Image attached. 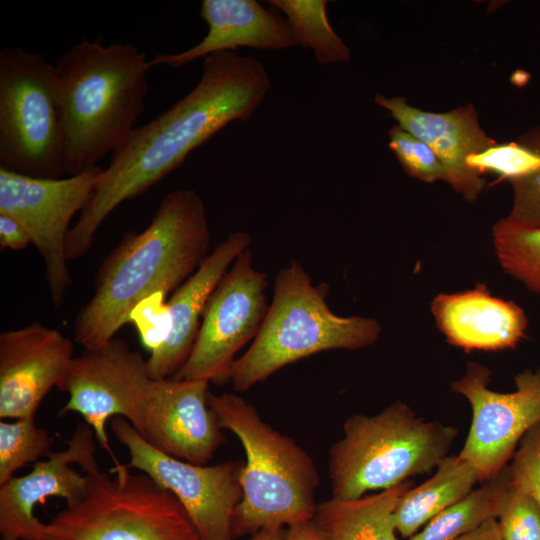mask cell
<instances>
[{"label": "cell", "mask_w": 540, "mask_h": 540, "mask_svg": "<svg viewBox=\"0 0 540 540\" xmlns=\"http://www.w3.org/2000/svg\"><path fill=\"white\" fill-rule=\"evenodd\" d=\"M270 88L268 72L255 58L232 51L205 57L195 87L153 120L136 127L112 153L90 201L69 231V262L91 249L96 232L121 203L149 190L232 121L249 119Z\"/></svg>", "instance_id": "obj_1"}, {"label": "cell", "mask_w": 540, "mask_h": 540, "mask_svg": "<svg viewBox=\"0 0 540 540\" xmlns=\"http://www.w3.org/2000/svg\"><path fill=\"white\" fill-rule=\"evenodd\" d=\"M209 245L201 196L188 188L166 194L150 224L140 233L128 231L103 260L94 294L75 317V341L84 349L109 342L139 302L183 284L209 255Z\"/></svg>", "instance_id": "obj_2"}, {"label": "cell", "mask_w": 540, "mask_h": 540, "mask_svg": "<svg viewBox=\"0 0 540 540\" xmlns=\"http://www.w3.org/2000/svg\"><path fill=\"white\" fill-rule=\"evenodd\" d=\"M152 68L132 43L104 45L83 38L54 65L68 176L97 167L136 128Z\"/></svg>", "instance_id": "obj_3"}, {"label": "cell", "mask_w": 540, "mask_h": 540, "mask_svg": "<svg viewBox=\"0 0 540 540\" xmlns=\"http://www.w3.org/2000/svg\"><path fill=\"white\" fill-rule=\"evenodd\" d=\"M208 403L221 427L240 440L246 455L239 476L242 499L234 514V537L313 520L320 477L309 454L265 422L242 397L209 391Z\"/></svg>", "instance_id": "obj_4"}, {"label": "cell", "mask_w": 540, "mask_h": 540, "mask_svg": "<svg viewBox=\"0 0 540 540\" xmlns=\"http://www.w3.org/2000/svg\"><path fill=\"white\" fill-rule=\"evenodd\" d=\"M329 285L314 284L296 260L275 277L273 298L261 328L229 371V382L244 392L276 371L313 354L357 350L380 338L374 318L335 314L327 304Z\"/></svg>", "instance_id": "obj_5"}, {"label": "cell", "mask_w": 540, "mask_h": 540, "mask_svg": "<svg viewBox=\"0 0 540 540\" xmlns=\"http://www.w3.org/2000/svg\"><path fill=\"white\" fill-rule=\"evenodd\" d=\"M457 435L456 427L425 420L401 401L374 415L353 414L329 451L331 498H360L428 473Z\"/></svg>", "instance_id": "obj_6"}, {"label": "cell", "mask_w": 540, "mask_h": 540, "mask_svg": "<svg viewBox=\"0 0 540 540\" xmlns=\"http://www.w3.org/2000/svg\"><path fill=\"white\" fill-rule=\"evenodd\" d=\"M130 470L86 474L85 494L46 523L44 540H199L175 495Z\"/></svg>", "instance_id": "obj_7"}, {"label": "cell", "mask_w": 540, "mask_h": 540, "mask_svg": "<svg viewBox=\"0 0 540 540\" xmlns=\"http://www.w3.org/2000/svg\"><path fill=\"white\" fill-rule=\"evenodd\" d=\"M0 168L43 179L66 174L54 65L22 47L0 51Z\"/></svg>", "instance_id": "obj_8"}, {"label": "cell", "mask_w": 540, "mask_h": 540, "mask_svg": "<svg viewBox=\"0 0 540 540\" xmlns=\"http://www.w3.org/2000/svg\"><path fill=\"white\" fill-rule=\"evenodd\" d=\"M103 169L43 179L0 168V214L17 220L39 252L53 305L60 308L72 283L66 244L70 222L90 201Z\"/></svg>", "instance_id": "obj_9"}, {"label": "cell", "mask_w": 540, "mask_h": 540, "mask_svg": "<svg viewBox=\"0 0 540 540\" xmlns=\"http://www.w3.org/2000/svg\"><path fill=\"white\" fill-rule=\"evenodd\" d=\"M111 430L126 447V466L146 474L175 495L192 521L199 540H233V519L242 499V461L196 465L150 445L123 417L111 419Z\"/></svg>", "instance_id": "obj_10"}, {"label": "cell", "mask_w": 540, "mask_h": 540, "mask_svg": "<svg viewBox=\"0 0 540 540\" xmlns=\"http://www.w3.org/2000/svg\"><path fill=\"white\" fill-rule=\"evenodd\" d=\"M244 250L211 293L192 351L178 380L229 382L236 353L257 336L266 316V274L256 270Z\"/></svg>", "instance_id": "obj_11"}, {"label": "cell", "mask_w": 540, "mask_h": 540, "mask_svg": "<svg viewBox=\"0 0 540 540\" xmlns=\"http://www.w3.org/2000/svg\"><path fill=\"white\" fill-rule=\"evenodd\" d=\"M490 370L469 362L451 388L464 396L472 422L459 455L473 466L479 481L498 475L511 461L522 438L540 424V370L515 376V390L501 393L489 387Z\"/></svg>", "instance_id": "obj_12"}, {"label": "cell", "mask_w": 540, "mask_h": 540, "mask_svg": "<svg viewBox=\"0 0 540 540\" xmlns=\"http://www.w3.org/2000/svg\"><path fill=\"white\" fill-rule=\"evenodd\" d=\"M147 360L120 338L84 351L74 357L60 389L69 395L59 411L82 415L94 431L100 447L108 452L114 466L115 457L106 431V423L114 417L127 419L136 429L151 382Z\"/></svg>", "instance_id": "obj_13"}, {"label": "cell", "mask_w": 540, "mask_h": 540, "mask_svg": "<svg viewBox=\"0 0 540 540\" xmlns=\"http://www.w3.org/2000/svg\"><path fill=\"white\" fill-rule=\"evenodd\" d=\"M95 439L93 429L80 422L66 449L50 452L28 474L0 485V540L45 539L46 523L35 516V507L49 497H61L70 504L85 494L86 474L100 469Z\"/></svg>", "instance_id": "obj_14"}, {"label": "cell", "mask_w": 540, "mask_h": 540, "mask_svg": "<svg viewBox=\"0 0 540 540\" xmlns=\"http://www.w3.org/2000/svg\"><path fill=\"white\" fill-rule=\"evenodd\" d=\"M208 381L151 380L137 432L174 458L208 465L224 443L219 420L208 403Z\"/></svg>", "instance_id": "obj_15"}, {"label": "cell", "mask_w": 540, "mask_h": 540, "mask_svg": "<svg viewBox=\"0 0 540 540\" xmlns=\"http://www.w3.org/2000/svg\"><path fill=\"white\" fill-rule=\"evenodd\" d=\"M73 343L40 322L0 334V418L36 414L48 394L61 389L73 360Z\"/></svg>", "instance_id": "obj_16"}, {"label": "cell", "mask_w": 540, "mask_h": 540, "mask_svg": "<svg viewBox=\"0 0 540 540\" xmlns=\"http://www.w3.org/2000/svg\"><path fill=\"white\" fill-rule=\"evenodd\" d=\"M375 102L389 111L399 126L426 143L436 154L446 173V182L473 202L485 182L469 167V156L497 143L481 129L472 105L449 112H427L409 105L401 97L387 98L376 94Z\"/></svg>", "instance_id": "obj_17"}, {"label": "cell", "mask_w": 540, "mask_h": 540, "mask_svg": "<svg viewBox=\"0 0 540 540\" xmlns=\"http://www.w3.org/2000/svg\"><path fill=\"white\" fill-rule=\"evenodd\" d=\"M430 308L446 341L466 352L513 349L528 326L524 310L513 301L494 296L486 284L440 293Z\"/></svg>", "instance_id": "obj_18"}, {"label": "cell", "mask_w": 540, "mask_h": 540, "mask_svg": "<svg viewBox=\"0 0 540 540\" xmlns=\"http://www.w3.org/2000/svg\"><path fill=\"white\" fill-rule=\"evenodd\" d=\"M252 242L245 231L229 234L210 253L200 267L168 300L171 329L160 346L147 359L153 380L173 378L187 361L201 325L205 305L231 263Z\"/></svg>", "instance_id": "obj_19"}, {"label": "cell", "mask_w": 540, "mask_h": 540, "mask_svg": "<svg viewBox=\"0 0 540 540\" xmlns=\"http://www.w3.org/2000/svg\"><path fill=\"white\" fill-rule=\"evenodd\" d=\"M200 15L209 27L202 41L183 52L156 55L150 60L152 67L164 64L180 68L239 47L280 50L295 46L287 19L255 0H204Z\"/></svg>", "instance_id": "obj_20"}, {"label": "cell", "mask_w": 540, "mask_h": 540, "mask_svg": "<svg viewBox=\"0 0 540 540\" xmlns=\"http://www.w3.org/2000/svg\"><path fill=\"white\" fill-rule=\"evenodd\" d=\"M411 480L374 495L318 503L314 522L326 540H398L395 510Z\"/></svg>", "instance_id": "obj_21"}, {"label": "cell", "mask_w": 540, "mask_h": 540, "mask_svg": "<svg viewBox=\"0 0 540 540\" xmlns=\"http://www.w3.org/2000/svg\"><path fill=\"white\" fill-rule=\"evenodd\" d=\"M477 472L459 454L447 456L430 479L409 488L400 498L395 510L397 532L410 538L431 519L466 496L476 482Z\"/></svg>", "instance_id": "obj_22"}, {"label": "cell", "mask_w": 540, "mask_h": 540, "mask_svg": "<svg viewBox=\"0 0 540 540\" xmlns=\"http://www.w3.org/2000/svg\"><path fill=\"white\" fill-rule=\"evenodd\" d=\"M509 487L507 467L431 519L408 540H455L497 519Z\"/></svg>", "instance_id": "obj_23"}, {"label": "cell", "mask_w": 540, "mask_h": 540, "mask_svg": "<svg viewBox=\"0 0 540 540\" xmlns=\"http://www.w3.org/2000/svg\"><path fill=\"white\" fill-rule=\"evenodd\" d=\"M277 11L286 15L295 45L310 48L321 64L350 61V52L331 27L324 0H270Z\"/></svg>", "instance_id": "obj_24"}, {"label": "cell", "mask_w": 540, "mask_h": 540, "mask_svg": "<svg viewBox=\"0 0 540 540\" xmlns=\"http://www.w3.org/2000/svg\"><path fill=\"white\" fill-rule=\"evenodd\" d=\"M492 235L503 270L529 291L540 294V228L520 227L503 218L495 223Z\"/></svg>", "instance_id": "obj_25"}, {"label": "cell", "mask_w": 540, "mask_h": 540, "mask_svg": "<svg viewBox=\"0 0 540 540\" xmlns=\"http://www.w3.org/2000/svg\"><path fill=\"white\" fill-rule=\"evenodd\" d=\"M47 431L35 423V415L0 422V485L15 476L28 463L51 452Z\"/></svg>", "instance_id": "obj_26"}, {"label": "cell", "mask_w": 540, "mask_h": 540, "mask_svg": "<svg viewBox=\"0 0 540 540\" xmlns=\"http://www.w3.org/2000/svg\"><path fill=\"white\" fill-rule=\"evenodd\" d=\"M467 163L478 174L493 172L513 181L540 169V154L520 143L496 144L468 157Z\"/></svg>", "instance_id": "obj_27"}, {"label": "cell", "mask_w": 540, "mask_h": 540, "mask_svg": "<svg viewBox=\"0 0 540 540\" xmlns=\"http://www.w3.org/2000/svg\"><path fill=\"white\" fill-rule=\"evenodd\" d=\"M496 520L502 540H540V505L510 483Z\"/></svg>", "instance_id": "obj_28"}, {"label": "cell", "mask_w": 540, "mask_h": 540, "mask_svg": "<svg viewBox=\"0 0 540 540\" xmlns=\"http://www.w3.org/2000/svg\"><path fill=\"white\" fill-rule=\"evenodd\" d=\"M389 147L405 172L421 181H446V173L433 150L399 125L389 131Z\"/></svg>", "instance_id": "obj_29"}, {"label": "cell", "mask_w": 540, "mask_h": 540, "mask_svg": "<svg viewBox=\"0 0 540 540\" xmlns=\"http://www.w3.org/2000/svg\"><path fill=\"white\" fill-rule=\"evenodd\" d=\"M518 142L540 154V127L524 133ZM513 188V202L508 222L531 229L540 228V169L536 172L510 181Z\"/></svg>", "instance_id": "obj_30"}, {"label": "cell", "mask_w": 540, "mask_h": 540, "mask_svg": "<svg viewBox=\"0 0 540 540\" xmlns=\"http://www.w3.org/2000/svg\"><path fill=\"white\" fill-rule=\"evenodd\" d=\"M166 295L152 294L139 302L132 310V322L141 343L151 352L162 344L171 329V316Z\"/></svg>", "instance_id": "obj_31"}, {"label": "cell", "mask_w": 540, "mask_h": 540, "mask_svg": "<svg viewBox=\"0 0 540 540\" xmlns=\"http://www.w3.org/2000/svg\"><path fill=\"white\" fill-rule=\"evenodd\" d=\"M507 471L509 483L529 493L540 505V424L522 438Z\"/></svg>", "instance_id": "obj_32"}, {"label": "cell", "mask_w": 540, "mask_h": 540, "mask_svg": "<svg viewBox=\"0 0 540 540\" xmlns=\"http://www.w3.org/2000/svg\"><path fill=\"white\" fill-rule=\"evenodd\" d=\"M31 244L23 226L13 217L0 214V246L2 249L22 250Z\"/></svg>", "instance_id": "obj_33"}, {"label": "cell", "mask_w": 540, "mask_h": 540, "mask_svg": "<svg viewBox=\"0 0 540 540\" xmlns=\"http://www.w3.org/2000/svg\"><path fill=\"white\" fill-rule=\"evenodd\" d=\"M283 540H326V538L314 520H309L287 527Z\"/></svg>", "instance_id": "obj_34"}, {"label": "cell", "mask_w": 540, "mask_h": 540, "mask_svg": "<svg viewBox=\"0 0 540 540\" xmlns=\"http://www.w3.org/2000/svg\"><path fill=\"white\" fill-rule=\"evenodd\" d=\"M455 540H502L496 519H490L477 529Z\"/></svg>", "instance_id": "obj_35"}, {"label": "cell", "mask_w": 540, "mask_h": 540, "mask_svg": "<svg viewBox=\"0 0 540 540\" xmlns=\"http://www.w3.org/2000/svg\"><path fill=\"white\" fill-rule=\"evenodd\" d=\"M283 536V528L266 527L253 534L250 540H283Z\"/></svg>", "instance_id": "obj_36"}]
</instances>
